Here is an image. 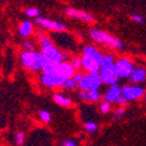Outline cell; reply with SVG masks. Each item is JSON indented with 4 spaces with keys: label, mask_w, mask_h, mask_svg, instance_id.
<instances>
[{
    "label": "cell",
    "mask_w": 146,
    "mask_h": 146,
    "mask_svg": "<svg viewBox=\"0 0 146 146\" xmlns=\"http://www.w3.org/2000/svg\"><path fill=\"white\" fill-rule=\"evenodd\" d=\"M26 15L29 17H37L40 15V9L38 8H35V7H29L26 9Z\"/></svg>",
    "instance_id": "cb8c5ba5"
},
{
    "label": "cell",
    "mask_w": 146,
    "mask_h": 146,
    "mask_svg": "<svg viewBox=\"0 0 146 146\" xmlns=\"http://www.w3.org/2000/svg\"><path fill=\"white\" fill-rule=\"evenodd\" d=\"M99 74H100V77L102 79V82L107 84L109 86L117 85V81L119 79V77L117 76L114 66H101Z\"/></svg>",
    "instance_id": "8992f818"
},
{
    "label": "cell",
    "mask_w": 146,
    "mask_h": 146,
    "mask_svg": "<svg viewBox=\"0 0 146 146\" xmlns=\"http://www.w3.org/2000/svg\"><path fill=\"white\" fill-rule=\"evenodd\" d=\"M65 13L70 16V17H74V19H80L82 21H87V22H92L94 20V17L92 14H89L85 11L81 9H74V8H66Z\"/></svg>",
    "instance_id": "7c38bea8"
},
{
    "label": "cell",
    "mask_w": 146,
    "mask_h": 146,
    "mask_svg": "<svg viewBox=\"0 0 146 146\" xmlns=\"http://www.w3.org/2000/svg\"><path fill=\"white\" fill-rule=\"evenodd\" d=\"M114 68H115L117 76L119 78H129L130 74H131V72L133 71L135 67H133L132 63L129 59L121 58V59H118V60L115 62Z\"/></svg>",
    "instance_id": "5b68a950"
},
{
    "label": "cell",
    "mask_w": 146,
    "mask_h": 146,
    "mask_svg": "<svg viewBox=\"0 0 146 146\" xmlns=\"http://www.w3.org/2000/svg\"><path fill=\"white\" fill-rule=\"evenodd\" d=\"M71 64L74 67V70H79L80 67H82V60L80 58H73L71 60Z\"/></svg>",
    "instance_id": "484cf974"
},
{
    "label": "cell",
    "mask_w": 146,
    "mask_h": 146,
    "mask_svg": "<svg viewBox=\"0 0 146 146\" xmlns=\"http://www.w3.org/2000/svg\"><path fill=\"white\" fill-rule=\"evenodd\" d=\"M38 117L43 123H49L51 121V114L48 110H41L38 113Z\"/></svg>",
    "instance_id": "44dd1931"
},
{
    "label": "cell",
    "mask_w": 146,
    "mask_h": 146,
    "mask_svg": "<svg viewBox=\"0 0 146 146\" xmlns=\"http://www.w3.org/2000/svg\"><path fill=\"white\" fill-rule=\"evenodd\" d=\"M145 90L143 87L139 86H130L126 85L124 87H122V96L126 100V101H135L138 100L140 98H144Z\"/></svg>",
    "instance_id": "52a82bcc"
},
{
    "label": "cell",
    "mask_w": 146,
    "mask_h": 146,
    "mask_svg": "<svg viewBox=\"0 0 146 146\" xmlns=\"http://www.w3.org/2000/svg\"><path fill=\"white\" fill-rule=\"evenodd\" d=\"M82 60V67L89 73H99L100 72V68H101V65L92 57H86L84 56L81 58Z\"/></svg>",
    "instance_id": "4fadbf2b"
},
{
    "label": "cell",
    "mask_w": 146,
    "mask_h": 146,
    "mask_svg": "<svg viewBox=\"0 0 146 146\" xmlns=\"http://www.w3.org/2000/svg\"><path fill=\"white\" fill-rule=\"evenodd\" d=\"M99 109H100V113L101 114H108V113H110V110H111V104L109 103V102L103 101L102 103H100Z\"/></svg>",
    "instance_id": "d6986e66"
},
{
    "label": "cell",
    "mask_w": 146,
    "mask_h": 146,
    "mask_svg": "<svg viewBox=\"0 0 146 146\" xmlns=\"http://www.w3.org/2000/svg\"><path fill=\"white\" fill-rule=\"evenodd\" d=\"M41 82L46 86V87H62L64 85V82L66 81L65 79H63L62 77L57 76V74H46V73H42V76L40 78Z\"/></svg>",
    "instance_id": "9c48e42d"
},
{
    "label": "cell",
    "mask_w": 146,
    "mask_h": 146,
    "mask_svg": "<svg viewBox=\"0 0 146 146\" xmlns=\"http://www.w3.org/2000/svg\"><path fill=\"white\" fill-rule=\"evenodd\" d=\"M79 96L82 101H89V92H87V90H80L79 93Z\"/></svg>",
    "instance_id": "f546056e"
},
{
    "label": "cell",
    "mask_w": 146,
    "mask_h": 146,
    "mask_svg": "<svg viewBox=\"0 0 146 146\" xmlns=\"http://www.w3.org/2000/svg\"><path fill=\"white\" fill-rule=\"evenodd\" d=\"M36 23L42 26L45 29H50V30H53V31H65L66 30V27L63 23L46 19V17H37Z\"/></svg>",
    "instance_id": "30bf717a"
},
{
    "label": "cell",
    "mask_w": 146,
    "mask_h": 146,
    "mask_svg": "<svg viewBox=\"0 0 146 146\" xmlns=\"http://www.w3.org/2000/svg\"><path fill=\"white\" fill-rule=\"evenodd\" d=\"M53 101L56 102L58 106L60 107H70L72 104V100L65 95H63L62 93H57V94H54L53 95Z\"/></svg>",
    "instance_id": "9a60e30c"
},
{
    "label": "cell",
    "mask_w": 146,
    "mask_h": 146,
    "mask_svg": "<svg viewBox=\"0 0 146 146\" xmlns=\"http://www.w3.org/2000/svg\"><path fill=\"white\" fill-rule=\"evenodd\" d=\"M62 146H78L77 141H74L73 139H66L62 143Z\"/></svg>",
    "instance_id": "836d02e7"
},
{
    "label": "cell",
    "mask_w": 146,
    "mask_h": 146,
    "mask_svg": "<svg viewBox=\"0 0 146 146\" xmlns=\"http://www.w3.org/2000/svg\"><path fill=\"white\" fill-rule=\"evenodd\" d=\"M20 59L26 68L33 70L35 72L43 70V67L48 64V60L43 56V53L36 51H23L20 54Z\"/></svg>",
    "instance_id": "6da1fadb"
},
{
    "label": "cell",
    "mask_w": 146,
    "mask_h": 146,
    "mask_svg": "<svg viewBox=\"0 0 146 146\" xmlns=\"http://www.w3.org/2000/svg\"><path fill=\"white\" fill-rule=\"evenodd\" d=\"M143 99H144V100L146 101V92H145V94H144V98H143Z\"/></svg>",
    "instance_id": "d590c367"
},
{
    "label": "cell",
    "mask_w": 146,
    "mask_h": 146,
    "mask_svg": "<svg viewBox=\"0 0 146 146\" xmlns=\"http://www.w3.org/2000/svg\"><path fill=\"white\" fill-rule=\"evenodd\" d=\"M33 31V23L30 21H23L19 27V34L22 37H27Z\"/></svg>",
    "instance_id": "2e32d148"
},
{
    "label": "cell",
    "mask_w": 146,
    "mask_h": 146,
    "mask_svg": "<svg viewBox=\"0 0 146 146\" xmlns=\"http://www.w3.org/2000/svg\"><path fill=\"white\" fill-rule=\"evenodd\" d=\"M77 86H79V85H78V82H76L74 80H73V78H72V79L66 80L62 87H63L64 89H76V88H77Z\"/></svg>",
    "instance_id": "603a6c76"
},
{
    "label": "cell",
    "mask_w": 146,
    "mask_h": 146,
    "mask_svg": "<svg viewBox=\"0 0 146 146\" xmlns=\"http://www.w3.org/2000/svg\"><path fill=\"white\" fill-rule=\"evenodd\" d=\"M54 74L62 77L65 80H68V79H72L73 77H74L76 70H74V67L72 66L71 63L63 62V63H60V64H58L56 66V72H54Z\"/></svg>",
    "instance_id": "ba28073f"
},
{
    "label": "cell",
    "mask_w": 146,
    "mask_h": 146,
    "mask_svg": "<svg viewBox=\"0 0 146 146\" xmlns=\"http://www.w3.org/2000/svg\"><path fill=\"white\" fill-rule=\"evenodd\" d=\"M42 53L45 57V59L48 60V63L53 64V65H58L60 63H63L64 59V54L60 52L59 49H57L53 44L46 48H42Z\"/></svg>",
    "instance_id": "277c9868"
},
{
    "label": "cell",
    "mask_w": 146,
    "mask_h": 146,
    "mask_svg": "<svg viewBox=\"0 0 146 146\" xmlns=\"http://www.w3.org/2000/svg\"><path fill=\"white\" fill-rule=\"evenodd\" d=\"M101 99V93L99 90H90L89 92V102H99Z\"/></svg>",
    "instance_id": "7402d4cb"
},
{
    "label": "cell",
    "mask_w": 146,
    "mask_h": 146,
    "mask_svg": "<svg viewBox=\"0 0 146 146\" xmlns=\"http://www.w3.org/2000/svg\"><path fill=\"white\" fill-rule=\"evenodd\" d=\"M131 19H132L133 21L138 22V23H143V22H144V17H143L141 15H139V14H132V15H131Z\"/></svg>",
    "instance_id": "d6a6232c"
},
{
    "label": "cell",
    "mask_w": 146,
    "mask_h": 146,
    "mask_svg": "<svg viewBox=\"0 0 146 146\" xmlns=\"http://www.w3.org/2000/svg\"><path fill=\"white\" fill-rule=\"evenodd\" d=\"M84 77H85L84 73H81V72H77L76 74H74V77H73V80H74L76 82H78V85H79V82L84 79Z\"/></svg>",
    "instance_id": "1f68e13d"
},
{
    "label": "cell",
    "mask_w": 146,
    "mask_h": 146,
    "mask_svg": "<svg viewBox=\"0 0 146 146\" xmlns=\"http://www.w3.org/2000/svg\"><path fill=\"white\" fill-rule=\"evenodd\" d=\"M126 102H127V101H126V100H125L123 96H121V98L118 99V101H117V103H119V104H125Z\"/></svg>",
    "instance_id": "e575fe53"
},
{
    "label": "cell",
    "mask_w": 146,
    "mask_h": 146,
    "mask_svg": "<svg viewBox=\"0 0 146 146\" xmlns=\"http://www.w3.org/2000/svg\"><path fill=\"white\" fill-rule=\"evenodd\" d=\"M115 64V59H114V56L110 53H108L104 56V62H103V65L102 66H114Z\"/></svg>",
    "instance_id": "d4e9b609"
},
{
    "label": "cell",
    "mask_w": 146,
    "mask_h": 146,
    "mask_svg": "<svg viewBox=\"0 0 146 146\" xmlns=\"http://www.w3.org/2000/svg\"><path fill=\"white\" fill-rule=\"evenodd\" d=\"M89 35L92 37V40L99 44H104V45H108L117 50L123 49V42L116 38L115 36L108 34L107 31H103L100 29H92L89 31Z\"/></svg>",
    "instance_id": "7a4b0ae2"
},
{
    "label": "cell",
    "mask_w": 146,
    "mask_h": 146,
    "mask_svg": "<svg viewBox=\"0 0 146 146\" xmlns=\"http://www.w3.org/2000/svg\"><path fill=\"white\" fill-rule=\"evenodd\" d=\"M124 114H125L124 108L119 107V108H117V109H116V110H115V113H114V118H116V119H118V118H122V117L124 116Z\"/></svg>",
    "instance_id": "4316f807"
},
{
    "label": "cell",
    "mask_w": 146,
    "mask_h": 146,
    "mask_svg": "<svg viewBox=\"0 0 146 146\" xmlns=\"http://www.w3.org/2000/svg\"><path fill=\"white\" fill-rule=\"evenodd\" d=\"M102 84V79L99 73H90L88 76H85L84 79L79 82V87L81 90H99L100 86Z\"/></svg>",
    "instance_id": "3957f363"
},
{
    "label": "cell",
    "mask_w": 146,
    "mask_h": 146,
    "mask_svg": "<svg viewBox=\"0 0 146 146\" xmlns=\"http://www.w3.org/2000/svg\"><path fill=\"white\" fill-rule=\"evenodd\" d=\"M22 46L26 49V51H33L34 50V44L31 42H29V41H25L22 43Z\"/></svg>",
    "instance_id": "4dcf8cb0"
},
{
    "label": "cell",
    "mask_w": 146,
    "mask_h": 146,
    "mask_svg": "<svg viewBox=\"0 0 146 146\" xmlns=\"http://www.w3.org/2000/svg\"><path fill=\"white\" fill-rule=\"evenodd\" d=\"M98 52V50L93 46V45H87L85 49H84V56L86 57H94L95 56V53Z\"/></svg>",
    "instance_id": "ac0fdd59"
},
{
    "label": "cell",
    "mask_w": 146,
    "mask_h": 146,
    "mask_svg": "<svg viewBox=\"0 0 146 146\" xmlns=\"http://www.w3.org/2000/svg\"><path fill=\"white\" fill-rule=\"evenodd\" d=\"M122 96V88L118 85L109 86V88L103 94V100L109 103H115L118 101V99Z\"/></svg>",
    "instance_id": "8fae6325"
},
{
    "label": "cell",
    "mask_w": 146,
    "mask_h": 146,
    "mask_svg": "<svg viewBox=\"0 0 146 146\" xmlns=\"http://www.w3.org/2000/svg\"><path fill=\"white\" fill-rule=\"evenodd\" d=\"M93 58H94V59H95V60H96V62H98V63H99L101 66L103 65V62H104V56H103V54H102L101 52H99V51H98V52L95 53V56H94Z\"/></svg>",
    "instance_id": "83f0119b"
},
{
    "label": "cell",
    "mask_w": 146,
    "mask_h": 146,
    "mask_svg": "<svg viewBox=\"0 0 146 146\" xmlns=\"http://www.w3.org/2000/svg\"><path fill=\"white\" fill-rule=\"evenodd\" d=\"M146 79V71L143 67H135L129 77V80L133 84H140Z\"/></svg>",
    "instance_id": "5bb4252c"
},
{
    "label": "cell",
    "mask_w": 146,
    "mask_h": 146,
    "mask_svg": "<svg viewBox=\"0 0 146 146\" xmlns=\"http://www.w3.org/2000/svg\"><path fill=\"white\" fill-rule=\"evenodd\" d=\"M84 127L85 130L88 132V133H94L95 131H98V124L93 121H87L85 124H84Z\"/></svg>",
    "instance_id": "e0dca14e"
},
{
    "label": "cell",
    "mask_w": 146,
    "mask_h": 146,
    "mask_svg": "<svg viewBox=\"0 0 146 146\" xmlns=\"http://www.w3.org/2000/svg\"><path fill=\"white\" fill-rule=\"evenodd\" d=\"M40 43H41V46L42 48H46V46H50V45H52V42L48 38V37H42L41 38V41H40Z\"/></svg>",
    "instance_id": "f1b7e54d"
},
{
    "label": "cell",
    "mask_w": 146,
    "mask_h": 146,
    "mask_svg": "<svg viewBox=\"0 0 146 146\" xmlns=\"http://www.w3.org/2000/svg\"><path fill=\"white\" fill-rule=\"evenodd\" d=\"M25 140H26L25 132H22V131L16 132V135H15V143H16L17 146H22L25 144Z\"/></svg>",
    "instance_id": "ffe728a7"
}]
</instances>
